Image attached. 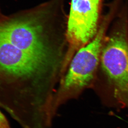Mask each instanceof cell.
Masks as SVG:
<instances>
[{
	"instance_id": "6",
	"label": "cell",
	"mask_w": 128,
	"mask_h": 128,
	"mask_svg": "<svg viewBox=\"0 0 128 128\" xmlns=\"http://www.w3.org/2000/svg\"><path fill=\"white\" fill-rule=\"evenodd\" d=\"M6 16H5V15L3 14L2 12H1V9H0V22L4 20L6 18Z\"/></svg>"
},
{
	"instance_id": "2",
	"label": "cell",
	"mask_w": 128,
	"mask_h": 128,
	"mask_svg": "<svg viewBox=\"0 0 128 128\" xmlns=\"http://www.w3.org/2000/svg\"><path fill=\"white\" fill-rule=\"evenodd\" d=\"M104 106L128 109V6L122 3L103 43L92 88Z\"/></svg>"
},
{
	"instance_id": "3",
	"label": "cell",
	"mask_w": 128,
	"mask_h": 128,
	"mask_svg": "<svg viewBox=\"0 0 128 128\" xmlns=\"http://www.w3.org/2000/svg\"><path fill=\"white\" fill-rule=\"evenodd\" d=\"M113 18L111 13L104 14L95 36L72 58L53 96L52 110L54 114L68 102L79 98L86 90L92 89L99 65L103 43Z\"/></svg>"
},
{
	"instance_id": "1",
	"label": "cell",
	"mask_w": 128,
	"mask_h": 128,
	"mask_svg": "<svg viewBox=\"0 0 128 128\" xmlns=\"http://www.w3.org/2000/svg\"><path fill=\"white\" fill-rule=\"evenodd\" d=\"M65 26L44 11L27 9L0 22V108L13 118H38L51 110L68 69Z\"/></svg>"
},
{
	"instance_id": "4",
	"label": "cell",
	"mask_w": 128,
	"mask_h": 128,
	"mask_svg": "<svg viewBox=\"0 0 128 128\" xmlns=\"http://www.w3.org/2000/svg\"><path fill=\"white\" fill-rule=\"evenodd\" d=\"M103 0H71L67 26L69 63L97 34L103 17Z\"/></svg>"
},
{
	"instance_id": "5",
	"label": "cell",
	"mask_w": 128,
	"mask_h": 128,
	"mask_svg": "<svg viewBox=\"0 0 128 128\" xmlns=\"http://www.w3.org/2000/svg\"><path fill=\"white\" fill-rule=\"evenodd\" d=\"M0 128H11L8 120L0 110Z\"/></svg>"
}]
</instances>
